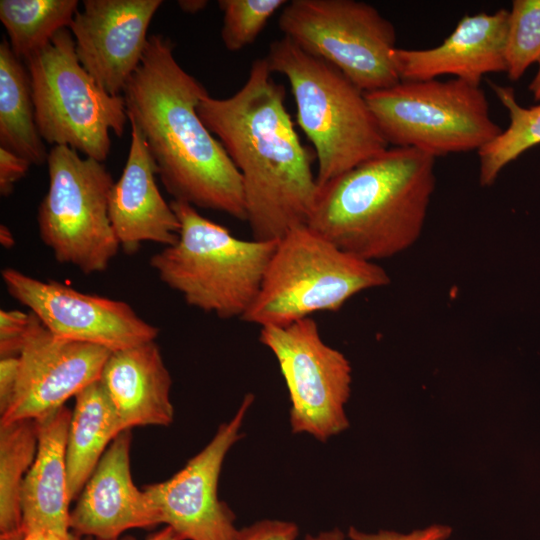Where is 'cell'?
<instances>
[{"label": "cell", "instance_id": "obj_9", "mask_svg": "<svg viewBox=\"0 0 540 540\" xmlns=\"http://www.w3.org/2000/svg\"><path fill=\"white\" fill-rule=\"evenodd\" d=\"M47 165L49 187L37 214L41 240L61 264L87 275L105 271L120 249L108 212L112 175L63 145L50 149Z\"/></svg>", "mask_w": 540, "mask_h": 540}, {"label": "cell", "instance_id": "obj_17", "mask_svg": "<svg viewBox=\"0 0 540 540\" xmlns=\"http://www.w3.org/2000/svg\"><path fill=\"white\" fill-rule=\"evenodd\" d=\"M508 16L506 9L466 15L436 47L397 48L395 60L400 79L421 81L450 75L480 85L486 74L506 72Z\"/></svg>", "mask_w": 540, "mask_h": 540}, {"label": "cell", "instance_id": "obj_21", "mask_svg": "<svg viewBox=\"0 0 540 540\" xmlns=\"http://www.w3.org/2000/svg\"><path fill=\"white\" fill-rule=\"evenodd\" d=\"M66 441L67 489L77 499L111 442L123 432L100 381L75 397Z\"/></svg>", "mask_w": 540, "mask_h": 540}, {"label": "cell", "instance_id": "obj_34", "mask_svg": "<svg viewBox=\"0 0 540 540\" xmlns=\"http://www.w3.org/2000/svg\"><path fill=\"white\" fill-rule=\"evenodd\" d=\"M208 5L206 0H180L178 6L185 13L196 14Z\"/></svg>", "mask_w": 540, "mask_h": 540}, {"label": "cell", "instance_id": "obj_25", "mask_svg": "<svg viewBox=\"0 0 540 540\" xmlns=\"http://www.w3.org/2000/svg\"><path fill=\"white\" fill-rule=\"evenodd\" d=\"M500 103L507 109L509 125L491 142L481 148L479 156V183L488 187L495 183L499 173L522 153L540 144V103L521 106L512 87L490 82Z\"/></svg>", "mask_w": 540, "mask_h": 540}, {"label": "cell", "instance_id": "obj_7", "mask_svg": "<svg viewBox=\"0 0 540 540\" xmlns=\"http://www.w3.org/2000/svg\"><path fill=\"white\" fill-rule=\"evenodd\" d=\"M365 98L389 146L434 158L479 151L502 131L484 90L461 79L401 80Z\"/></svg>", "mask_w": 540, "mask_h": 540}, {"label": "cell", "instance_id": "obj_35", "mask_svg": "<svg viewBox=\"0 0 540 540\" xmlns=\"http://www.w3.org/2000/svg\"><path fill=\"white\" fill-rule=\"evenodd\" d=\"M344 539H345L344 533L338 528H334L330 531L321 532L316 536L308 534L305 537V540H344Z\"/></svg>", "mask_w": 540, "mask_h": 540}, {"label": "cell", "instance_id": "obj_20", "mask_svg": "<svg viewBox=\"0 0 540 540\" xmlns=\"http://www.w3.org/2000/svg\"><path fill=\"white\" fill-rule=\"evenodd\" d=\"M71 413L62 406L34 420L37 451L21 493L25 531L71 530L66 471V441Z\"/></svg>", "mask_w": 540, "mask_h": 540}, {"label": "cell", "instance_id": "obj_23", "mask_svg": "<svg viewBox=\"0 0 540 540\" xmlns=\"http://www.w3.org/2000/svg\"><path fill=\"white\" fill-rule=\"evenodd\" d=\"M78 5L77 0H1L0 20L14 55L26 60L43 49L58 31L69 28Z\"/></svg>", "mask_w": 540, "mask_h": 540}, {"label": "cell", "instance_id": "obj_10", "mask_svg": "<svg viewBox=\"0 0 540 540\" xmlns=\"http://www.w3.org/2000/svg\"><path fill=\"white\" fill-rule=\"evenodd\" d=\"M278 24L285 37L333 65L364 93L401 81L395 27L366 2L292 0Z\"/></svg>", "mask_w": 540, "mask_h": 540}, {"label": "cell", "instance_id": "obj_37", "mask_svg": "<svg viewBox=\"0 0 540 540\" xmlns=\"http://www.w3.org/2000/svg\"><path fill=\"white\" fill-rule=\"evenodd\" d=\"M0 243L7 249L12 248L15 245L13 234L5 225H1L0 227Z\"/></svg>", "mask_w": 540, "mask_h": 540}, {"label": "cell", "instance_id": "obj_4", "mask_svg": "<svg viewBox=\"0 0 540 540\" xmlns=\"http://www.w3.org/2000/svg\"><path fill=\"white\" fill-rule=\"evenodd\" d=\"M265 58L289 82L297 123L314 147L319 187L390 147L365 93L333 65L285 36Z\"/></svg>", "mask_w": 540, "mask_h": 540}, {"label": "cell", "instance_id": "obj_19", "mask_svg": "<svg viewBox=\"0 0 540 540\" xmlns=\"http://www.w3.org/2000/svg\"><path fill=\"white\" fill-rule=\"evenodd\" d=\"M99 381L123 431L173 422L172 378L156 341L111 352Z\"/></svg>", "mask_w": 540, "mask_h": 540}, {"label": "cell", "instance_id": "obj_36", "mask_svg": "<svg viewBox=\"0 0 540 540\" xmlns=\"http://www.w3.org/2000/svg\"><path fill=\"white\" fill-rule=\"evenodd\" d=\"M45 540H80V536L71 530L67 532L46 531Z\"/></svg>", "mask_w": 540, "mask_h": 540}, {"label": "cell", "instance_id": "obj_39", "mask_svg": "<svg viewBox=\"0 0 540 540\" xmlns=\"http://www.w3.org/2000/svg\"><path fill=\"white\" fill-rule=\"evenodd\" d=\"M46 531L44 530H29L26 531L24 540H45Z\"/></svg>", "mask_w": 540, "mask_h": 540}, {"label": "cell", "instance_id": "obj_26", "mask_svg": "<svg viewBox=\"0 0 540 540\" xmlns=\"http://www.w3.org/2000/svg\"><path fill=\"white\" fill-rule=\"evenodd\" d=\"M505 58L509 79L540 63V0H514L508 16Z\"/></svg>", "mask_w": 540, "mask_h": 540}, {"label": "cell", "instance_id": "obj_30", "mask_svg": "<svg viewBox=\"0 0 540 540\" xmlns=\"http://www.w3.org/2000/svg\"><path fill=\"white\" fill-rule=\"evenodd\" d=\"M452 529L445 525H431L424 529L413 530L403 534L389 530H379L377 533H365L350 527L348 537L351 540H447Z\"/></svg>", "mask_w": 540, "mask_h": 540}, {"label": "cell", "instance_id": "obj_24", "mask_svg": "<svg viewBox=\"0 0 540 540\" xmlns=\"http://www.w3.org/2000/svg\"><path fill=\"white\" fill-rule=\"evenodd\" d=\"M37 445L34 420L0 424V534L23 529L21 493Z\"/></svg>", "mask_w": 540, "mask_h": 540}, {"label": "cell", "instance_id": "obj_13", "mask_svg": "<svg viewBox=\"0 0 540 540\" xmlns=\"http://www.w3.org/2000/svg\"><path fill=\"white\" fill-rule=\"evenodd\" d=\"M254 401L247 394L237 412L219 425L210 442L169 479L144 491L157 509L161 523L181 540H235L239 529L230 507L219 499L218 483L224 459L241 438V427Z\"/></svg>", "mask_w": 540, "mask_h": 540}, {"label": "cell", "instance_id": "obj_22", "mask_svg": "<svg viewBox=\"0 0 540 540\" xmlns=\"http://www.w3.org/2000/svg\"><path fill=\"white\" fill-rule=\"evenodd\" d=\"M0 143L31 165L47 162L49 152L36 125L29 75L7 39L0 43Z\"/></svg>", "mask_w": 540, "mask_h": 540}, {"label": "cell", "instance_id": "obj_31", "mask_svg": "<svg viewBox=\"0 0 540 540\" xmlns=\"http://www.w3.org/2000/svg\"><path fill=\"white\" fill-rule=\"evenodd\" d=\"M31 163L25 158L0 147V194L8 197L15 184L28 172Z\"/></svg>", "mask_w": 540, "mask_h": 540}, {"label": "cell", "instance_id": "obj_27", "mask_svg": "<svg viewBox=\"0 0 540 540\" xmlns=\"http://www.w3.org/2000/svg\"><path fill=\"white\" fill-rule=\"evenodd\" d=\"M286 0H219L223 12L221 39L231 52L252 44Z\"/></svg>", "mask_w": 540, "mask_h": 540}, {"label": "cell", "instance_id": "obj_12", "mask_svg": "<svg viewBox=\"0 0 540 540\" xmlns=\"http://www.w3.org/2000/svg\"><path fill=\"white\" fill-rule=\"evenodd\" d=\"M1 277L8 294L56 337L111 352L158 337L159 329L124 301L83 293L55 280H39L14 268L3 269Z\"/></svg>", "mask_w": 540, "mask_h": 540}, {"label": "cell", "instance_id": "obj_3", "mask_svg": "<svg viewBox=\"0 0 540 540\" xmlns=\"http://www.w3.org/2000/svg\"><path fill=\"white\" fill-rule=\"evenodd\" d=\"M435 183L434 157L389 147L320 186L307 226L361 259L393 257L419 239Z\"/></svg>", "mask_w": 540, "mask_h": 540}, {"label": "cell", "instance_id": "obj_5", "mask_svg": "<svg viewBox=\"0 0 540 540\" xmlns=\"http://www.w3.org/2000/svg\"><path fill=\"white\" fill-rule=\"evenodd\" d=\"M179 237L150 258V266L185 302L221 319L240 318L257 297L277 241L244 240L172 200Z\"/></svg>", "mask_w": 540, "mask_h": 540}, {"label": "cell", "instance_id": "obj_11", "mask_svg": "<svg viewBox=\"0 0 540 540\" xmlns=\"http://www.w3.org/2000/svg\"><path fill=\"white\" fill-rule=\"evenodd\" d=\"M259 340L275 356L284 378L292 432L325 442L345 431L352 368L342 352L324 342L316 321L308 317L264 326Z\"/></svg>", "mask_w": 540, "mask_h": 540}, {"label": "cell", "instance_id": "obj_38", "mask_svg": "<svg viewBox=\"0 0 540 540\" xmlns=\"http://www.w3.org/2000/svg\"><path fill=\"white\" fill-rule=\"evenodd\" d=\"M529 90L535 100L540 101V63L537 73L529 85Z\"/></svg>", "mask_w": 540, "mask_h": 540}, {"label": "cell", "instance_id": "obj_16", "mask_svg": "<svg viewBox=\"0 0 540 540\" xmlns=\"http://www.w3.org/2000/svg\"><path fill=\"white\" fill-rule=\"evenodd\" d=\"M131 442V430L111 442L77 498L70 529L80 537L117 539L127 530L162 524L144 489L133 482Z\"/></svg>", "mask_w": 540, "mask_h": 540}, {"label": "cell", "instance_id": "obj_8", "mask_svg": "<svg viewBox=\"0 0 540 540\" xmlns=\"http://www.w3.org/2000/svg\"><path fill=\"white\" fill-rule=\"evenodd\" d=\"M40 136L103 162L110 133L122 136L129 118L123 96L105 92L79 62L69 28L25 60Z\"/></svg>", "mask_w": 540, "mask_h": 540}, {"label": "cell", "instance_id": "obj_15", "mask_svg": "<svg viewBox=\"0 0 540 540\" xmlns=\"http://www.w3.org/2000/svg\"><path fill=\"white\" fill-rule=\"evenodd\" d=\"M161 0H85L69 26L76 55L99 87L121 96L139 67Z\"/></svg>", "mask_w": 540, "mask_h": 540}, {"label": "cell", "instance_id": "obj_33", "mask_svg": "<svg viewBox=\"0 0 540 540\" xmlns=\"http://www.w3.org/2000/svg\"><path fill=\"white\" fill-rule=\"evenodd\" d=\"M84 540H103V539L85 537ZM110 540H135V539L127 537V538H117V539H110ZM145 540H181V538L170 527L165 526L164 528L158 530L157 532L147 537Z\"/></svg>", "mask_w": 540, "mask_h": 540}, {"label": "cell", "instance_id": "obj_1", "mask_svg": "<svg viewBox=\"0 0 540 540\" xmlns=\"http://www.w3.org/2000/svg\"><path fill=\"white\" fill-rule=\"evenodd\" d=\"M272 75L266 58L256 59L237 92L224 99L208 93L197 108L241 175L246 222L261 241L307 225L319 191L315 151L302 144Z\"/></svg>", "mask_w": 540, "mask_h": 540}, {"label": "cell", "instance_id": "obj_18", "mask_svg": "<svg viewBox=\"0 0 540 540\" xmlns=\"http://www.w3.org/2000/svg\"><path fill=\"white\" fill-rule=\"evenodd\" d=\"M131 142L127 161L109 196L108 212L120 248L135 254L144 242L164 247L179 237L180 222L156 183L158 168L145 139L129 119Z\"/></svg>", "mask_w": 540, "mask_h": 540}, {"label": "cell", "instance_id": "obj_6", "mask_svg": "<svg viewBox=\"0 0 540 540\" xmlns=\"http://www.w3.org/2000/svg\"><path fill=\"white\" fill-rule=\"evenodd\" d=\"M389 283L376 262L301 225L277 241L259 293L242 320L260 327L287 325L316 312L338 311L353 296Z\"/></svg>", "mask_w": 540, "mask_h": 540}, {"label": "cell", "instance_id": "obj_2", "mask_svg": "<svg viewBox=\"0 0 540 540\" xmlns=\"http://www.w3.org/2000/svg\"><path fill=\"white\" fill-rule=\"evenodd\" d=\"M206 94L177 62L172 41L153 34L123 98L173 200L246 221L241 175L197 111Z\"/></svg>", "mask_w": 540, "mask_h": 540}, {"label": "cell", "instance_id": "obj_14", "mask_svg": "<svg viewBox=\"0 0 540 540\" xmlns=\"http://www.w3.org/2000/svg\"><path fill=\"white\" fill-rule=\"evenodd\" d=\"M111 351L53 335L30 312L13 398L0 424L35 420L99 380Z\"/></svg>", "mask_w": 540, "mask_h": 540}, {"label": "cell", "instance_id": "obj_29", "mask_svg": "<svg viewBox=\"0 0 540 540\" xmlns=\"http://www.w3.org/2000/svg\"><path fill=\"white\" fill-rule=\"evenodd\" d=\"M297 536L294 522L265 519L239 529L235 540H295Z\"/></svg>", "mask_w": 540, "mask_h": 540}, {"label": "cell", "instance_id": "obj_28", "mask_svg": "<svg viewBox=\"0 0 540 540\" xmlns=\"http://www.w3.org/2000/svg\"><path fill=\"white\" fill-rule=\"evenodd\" d=\"M30 323V312L0 311V357H18Z\"/></svg>", "mask_w": 540, "mask_h": 540}, {"label": "cell", "instance_id": "obj_32", "mask_svg": "<svg viewBox=\"0 0 540 540\" xmlns=\"http://www.w3.org/2000/svg\"><path fill=\"white\" fill-rule=\"evenodd\" d=\"M19 358L6 357L0 359V415L8 408L18 380Z\"/></svg>", "mask_w": 540, "mask_h": 540}]
</instances>
